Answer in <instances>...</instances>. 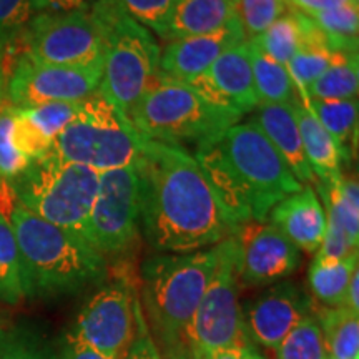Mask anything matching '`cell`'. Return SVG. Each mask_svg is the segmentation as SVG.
I'll list each match as a JSON object with an SVG mask.
<instances>
[{
  "mask_svg": "<svg viewBox=\"0 0 359 359\" xmlns=\"http://www.w3.org/2000/svg\"><path fill=\"white\" fill-rule=\"evenodd\" d=\"M140 231L156 253H191L235 235L198 161L183 147L140 137Z\"/></svg>",
  "mask_w": 359,
  "mask_h": 359,
  "instance_id": "1",
  "label": "cell"
},
{
  "mask_svg": "<svg viewBox=\"0 0 359 359\" xmlns=\"http://www.w3.org/2000/svg\"><path fill=\"white\" fill-rule=\"evenodd\" d=\"M193 156L236 228L263 223L273 206L303 188L251 118L200 143Z\"/></svg>",
  "mask_w": 359,
  "mask_h": 359,
  "instance_id": "2",
  "label": "cell"
},
{
  "mask_svg": "<svg viewBox=\"0 0 359 359\" xmlns=\"http://www.w3.org/2000/svg\"><path fill=\"white\" fill-rule=\"evenodd\" d=\"M8 219L19 248L25 298L70 296L105 283V257L88 241L29 212L15 196Z\"/></svg>",
  "mask_w": 359,
  "mask_h": 359,
  "instance_id": "3",
  "label": "cell"
},
{
  "mask_svg": "<svg viewBox=\"0 0 359 359\" xmlns=\"http://www.w3.org/2000/svg\"><path fill=\"white\" fill-rule=\"evenodd\" d=\"M219 259V243L191 253H156L142 264L147 320L165 348L183 359V341Z\"/></svg>",
  "mask_w": 359,
  "mask_h": 359,
  "instance_id": "4",
  "label": "cell"
},
{
  "mask_svg": "<svg viewBox=\"0 0 359 359\" xmlns=\"http://www.w3.org/2000/svg\"><path fill=\"white\" fill-rule=\"evenodd\" d=\"M241 118L236 111L213 105L187 83L160 72L128 111L130 123L140 137L173 147H198Z\"/></svg>",
  "mask_w": 359,
  "mask_h": 359,
  "instance_id": "5",
  "label": "cell"
},
{
  "mask_svg": "<svg viewBox=\"0 0 359 359\" xmlns=\"http://www.w3.org/2000/svg\"><path fill=\"white\" fill-rule=\"evenodd\" d=\"M92 12L105 35L100 92L125 116L160 72L161 50L151 32L116 0H97Z\"/></svg>",
  "mask_w": 359,
  "mask_h": 359,
  "instance_id": "6",
  "label": "cell"
},
{
  "mask_svg": "<svg viewBox=\"0 0 359 359\" xmlns=\"http://www.w3.org/2000/svg\"><path fill=\"white\" fill-rule=\"evenodd\" d=\"M8 185L29 212L88 241V218L98 188L95 170L47 154Z\"/></svg>",
  "mask_w": 359,
  "mask_h": 359,
  "instance_id": "7",
  "label": "cell"
},
{
  "mask_svg": "<svg viewBox=\"0 0 359 359\" xmlns=\"http://www.w3.org/2000/svg\"><path fill=\"white\" fill-rule=\"evenodd\" d=\"M48 155L95 172L137 165L140 135L100 90L80 103V110L57 135Z\"/></svg>",
  "mask_w": 359,
  "mask_h": 359,
  "instance_id": "8",
  "label": "cell"
},
{
  "mask_svg": "<svg viewBox=\"0 0 359 359\" xmlns=\"http://www.w3.org/2000/svg\"><path fill=\"white\" fill-rule=\"evenodd\" d=\"M235 235L219 243V259L183 341V359H208L218 349L250 341L243 330Z\"/></svg>",
  "mask_w": 359,
  "mask_h": 359,
  "instance_id": "9",
  "label": "cell"
},
{
  "mask_svg": "<svg viewBox=\"0 0 359 359\" xmlns=\"http://www.w3.org/2000/svg\"><path fill=\"white\" fill-rule=\"evenodd\" d=\"M17 47H22L20 55L40 64L102 69L105 35L92 11L40 12Z\"/></svg>",
  "mask_w": 359,
  "mask_h": 359,
  "instance_id": "10",
  "label": "cell"
},
{
  "mask_svg": "<svg viewBox=\"0 0 359 359\" xmlns=\"http://www.w3.org/2000/svg\"><path fill=\"white\" fill-rule=\"evenodd\" d=\"M140 235V178L137 165L98 173L88 218V243L103 257L125 253Z\"/></svg>",
  "mask_w": 359,
  "mask_h": 359,
  "instance_id": "11",
  "label": "cell"
},
{
  "mask_svg": "<svg viewBox=\"0 0 359 359\" xmlns=\"http://www.w3.org/2000/svg\"><path fill=\"white\" fill-rule=\"evenodd\" d=\"M138 302L128 280L103 283L77 314L70 338L109 356L123 358L137 339Z\"/></svg>",
  "mask_w": 359,
  "mask_h": 359,
  "instance_id": "12",
  "label": "cell"
},
{
  "mask_svg": "<svg viewBox=\"0 0 359 359\" xmlns=\"http://www.w3.org/2000/svg\"><path fill=\"white\" fill-rule=\"evenodd\" d=\"M102 69H80L15 58L7 79V100L15 109L53 102H82L100 88Z\"/></svg>",
  "mask_w": 359,
  "mask_h": 359,
  "instance_id": "13",
  "label": "cell"
},
{
  "mask_svg": "<svg viewBox=\"0 0 359 359\" xmlns=\"http://www.w3.org/2000/svg\"><path fill=\"white\" fill-rule=\"evenodd\" d=\"M238 283L245 288H263L302 266V251L271 223H245L235 233Z\"/></svg>",
  "mask_w": 359,
  "mask_h": 359,
  "instance_id": "14",
  "label": "cell"
},
{
  "mask_svg": "<svg viewBox=\"0 0 359 359\" xmlns=\"http://www.w3.org/2000/svg\"><path fill=\"white\" fill-rule=\"evenodd\" d=\"M313 299L293 281H280L241 304L243 330L257 348L276 349L283 338L313 314Z\"/></svg>",
  "mask_w": 359,
  "mask_h": 359,
  "instance_id": "15",
  "label": "cell"
},
{
  "mask_svg": "<svg viewBox=\"0 0 359 359\" xmlns=\"http://www.w3.org/2000/svg\"><path fill=\"white\" fill-rule=\"evenodd\" d=\"M183 83L213 105L233 110L241 116L257 110L259 103L255 92L248 40L228 48L208 70Z\"/></svg>",
  "mask_w": 359,
  "mask_h": 359,
  "instance_id": "16",
  "label": "cell"
},
{
  "mask_svg": "<svg viewBox=\"0 0 359 359\" xmlns=\"http://www.w3.org/2000/svg\"><path fill=\"white\" fill-rule=\"evenodd\" d=\"M245 40L248 39L240 17L212 34L173 40L160 55V74L178 82H188L208 70L223 52Z\"/></svg>",
  "mask_w": 359,
  "mask_h": 359,
  "instance_id": "17",
  "label": "cell"
},
{
  "mask_svg": "<svg viewBox=\"0 0 359 359\" xmlns=\"http://www.w3.org/2000/svg\"><path fill=\"white\" fill-rule=\"evenodd\" d=\"M269 223L304 253H316L326 231V215L313 185H303L273 206Z\"/></svg>",
  "mask_w": 359,
  "mask_h": 359,
  "instance_id": "18",
  "label": "cell"
},
{
  "mask_svg": "<svg viewBox=\"0 0 359 359\" xmlns=\"http://www.w3.org/2000/svg\"><path fill=\"white\" fill-rule=\"evenodd\" d=\"M294 103H259L251 120L264 133L294 178L302 185H311L316 183V177L304 154L302 133L294 116Z\"/></svg>",
  "mask_w": 359,
  "mask_h": 359,
  "instance_id": "19",
  "label": "cell"
},
{
  "mask_svg": "<svg viewBox=\"0 0 359 359\" xmlns=\"http://www.w3.org/2000/svg\"><path fill=\"white\" fill-rule=\"evenodd\" d=\"M238 19V0H175L165 40L212 34Z\"/></svg>",
  "mask_w": 359,
  "mask_h": 359,
  "instance_id": "20",
  "label": "cell"
},
{
  "mask_svg": "<svg viewBox=\"0 0 359 359\" xmlns=\"http://www.w3.org/2000/svg\"><path fill=\"white\" fill-rule=\"evenodd\" d=\"M294 116L302 133L304 154L314 177L320 178V183L325 185L338 182L343 177L341 168L344 161L339 147L303 102L298 100L294 103Z\"/></svg>",
  "mask_w": 359,
  "mask_h": 359,
  "instance_id": "21",
  "label": "cell"
},
{
  "mask_svg": "<svg viewBox=\"0 0 359 359\" xmlns=\"http://www.w3.org/2000/svg\"><path fill=\"white\" fill-rule=\"evenodd\" d=\"M299 17L303 24V42L286 67L298 93V100H308L309 85L333 64L336 52L331 50L326 37L306 13L299 12Z\"/></svg>",
  "mask_w": 359,
  "mask_h": 359,
  "instance_id": "22",
  "label": "cell"
},
{
  "mask_svg": "<svg viewBox=\"0 0 359 359\" xmlns=\"http://www.w3.org/2000/svg\"><path fill=\"white\" fill-rule=\"evenodd\" d=\"M313 316L320 325L330 356L359 359V313L344 306H314Z\"/></svg>",
  "mask_w": 359,
  "mask_h": 359,
  "instance_id": "23",
  "label": "cell"
},
{
  "mask_svg": "<svg viewBox=\"0 0 359 359\" xmlns=\"http://www.w3.org/2000/svg\"><path fill=\"white\" fill-rule=\"evenodd\" d=\"M248 45L255 92H257L258 102L269 103V105L298 102V93H296L288 67L273 60L251 39L248 40Z\"/></svg>",
  "mask_w": 359,
  "mask_h": 359,
  "instance_id": "24",
  "label": "cell"
},
{
  "mask_svg": "<svg viewBox=\"0 0 359 359\" xmlns=\"http://www.w3.org/2000/svg\"><path fill=\"white\" fill-rule=\"evenodd\" d=\"M311 110L323 128L331 135V138L339 147L344 161L351 158V140H356L358 133V98L349 100H320L308 98L299 100Z\"/></svg>",
  "mask_w": 359,
  "mask_h": 359,
  "instance_id": "25",
  "label": "cell"
},
{
  "mask_svg": "<svg viewBox=\"0 0 359 359\" xmlns=\"http://www.w3.org/2000/svg\"><path fill=\"white\" fill-rule=\"evenodd\" d=\"M359 58L358 52H336L333 64L309 85L308 98L349 100L358 98Z\"/></svg>",
  "mask_w": 359,
  "mask_h": 359,
  "instance_id": "26",
  "label": "cell"
},
{
  "mask_svg": "<svg viewBox=\"0 0 359 359\" xmlns=\"http://www.w3.org/2000/svg\"><path fill=\"white\" fill-rule=\"evenodd\" d=\"M358 269V251L334 263L313 262L308 269L309 291L323 306H343L344 294Z\"/></svg>",
  "mask_w": 359,
  "mask_h": 359,
  "instance_id": "27",
  "label": "cell"
},
{
  "mask_svg": "<svg viewBox=\"0 0 359 359\" xmlns=\"http://www.w3.org/2000/svg\"><path fill=\"white\" fill-rule=\"evenodd\" d=\"M308 17L325 35L331 50L358 52L359 4H346L330 11L309 13Z\"/></svg>",
  "mask_w": 359,
  "mask_h": 359,
  "instance_id": "28",
  "label": "cell"
},
{
  "mask_svg": "<svg viewBox=\"0 0 359 359\" xmlns=\"http://www.w3.org/2000/svg\"><path fill=\"white\" fill-rule=\"evenodd\" d=\"M251 40L273 60L280 62L281 65H288L303 42V24L299 12L288 8L262 35Z\"/></svg>",
  "mask_w": 359,
  "mask_h": 359,
  "instance_id": "29",
  "label": "cell"
},
{
  "mask_svg": "<svg viewBox=\"0 0 359 359\" xmlns=\"http://www.w3.org/2000/svg\"><path fill=\"white\" fill-rule=\"evenodd\" d=\"M25 298L19 248L8 215L0 212V302L19 304Z\"/></svg>",
  "mask_w": 359,
  "mask_h": 359,
  "instance_id": "30",
  "label": "cell"
},
{
  "mask_svg": "<svg viewBox=\"0 0 359 359\" xmlns=\"http://www.w3.org/2000/svg\"><path fill=\"white\" fill-rule=\"evenodd\" d=\"M45 12L43 0H0V60L17 47L34 17Z\"/></svg>",
  "mask_w": 359,
  "mask_h": 359,
  "instance_id": "31",
  "label": "cell"
},
{
  "mask_svg": "<svg viewBox=\"0 0 359 359\" xmlns=\"http://www.w3.org/2000/svg\"><path fill=\"white\" fill-rule=\"evenodd\" d=\"M276 359H326V346L316 318L309 314L278 344Z\"/></svg>",
  "mask_w": 359,
  "mask_h": 359,
  "instance_id": "32",
  "label": "cell"
},
{
  "mask_svg": "<svg viewBox=\"0 0 359 359\" xmlns=\"http://www.w3.org/2000/svg\"><path fill=\"white\" fill-rule=\"evenodd\" d=\"M286 11V0H238V17L248 40L262 35Z\"/></svg>",
  "mask_w": 359,
  "mask_h": 359,
  "instance_id": "33",
  "label": "cell"
},
{
  "mask_svg": "<svg viewBox=\"0 0 359 359\" xmlns=\"http://www.w3.org/2000/svg\"><path fill=\"white\" fill-rule=\"evenodd\" d=\"M82 102H53L45 105L34 107V109H20L27 118L42 132L45 137L50 138L52 143L58 133L75 118L80 110Z\"/></svg>",
  "mask_w": 359,
  "mask_h": 359,
  "instance_id": "34",
  "label": "cell"
},
{
  "mask_svg": "<svg viewBox=\"0 0 359 359\" xmlns=\"http://www.w3.org/2000/svg\"><path fill=\"white\" fill-rule=\"evenodd\" d=\"M173 2L175 0H116V4L133 20L163 40L167 35Z\"/></svg>",
  "mask_w": 359,
  "mask_h": 359,
  "instance_id": "35",
  "label": "cell"
},
{
  "mask_svg": "<svg viewBox=\"0 0 359 359\" xmlns=\"http://www.w3.org/2000/svg\"><path fill=\"white\" fill-rule=\"evenodd\" d=\"M12 130L13 107L6 105L0 110V180L7 183L13 182L30 165L13 143Z\"/></svg>",
  "mask_w": 359,
  "mask_h": 359,
  "instance_id": "36",
  "label": "cell"
},
{
  "mask_svg": "<svg viewBox=\"0 0 359 359\" xmlns=\"http://www.w3.org/2000/svg\"><path fill=\"white\" fill-rule=\"evenodd\" d=\"M13 143L27 160L32 161L42 158L50 151L52 140L47 138L35 125L27 118L24 111L13 107Z\"/></svg>",
  "mask_w": 359,
  "mask_h": 359,
  "instance_id": "37",
  "label": "cell"
},
{
  "mask_svg": "<svg viewBox=\"0 0 359 359\" xmlns=\"http://www.w3.org/2000/svg\"><path fill=\"white\" fill-rule=\"evenodd\" d=\"M0 359H57V356L27 331L0 330Z\"/></svg>",
  "mask_w": 359,
  "mask_h": 359,
  "instance_id": "38",
  "label": "cell"
},
{
  "mask_svg": "<svg viewBox=\"0 0 359 359\" xmlns=\"http://www.w3.org/2000/svg\"><path fill=\"white\" fill-rule=\"evenodd\" d=\"M123 358L109 356V354L98 353L95 349L85 346V344L79 343V341H75L74 338H70L69 334H67L62 353L57 356V359H123Z\"/></svg>",
  "mask_w": 359,
  "mask_h": 359,
  "instance_id": "39",
  "label": "cell"
},
{
  "mask_svg": "<svg viewBox=\"0 0 359 359\" xmlns=\"http://www.w3.org/2000/svg\"><path fill=\"white\" fill-rule=\"evenodd\" d=\"M358 2L359 0H286V6H288V8H293V11H298L309 15V13L314 12L330 11V8Z\"/></svg>",
  "mask_w": 359,
  "mask_h": 359,
  "instance_id": "40",
  "label": "cell"
},
{
  "mask_svg": "<svg viewBox=\"0 0 359 359\" xmlns=\"http://www.w3.org/2000/svg\"><path fill=\"white\" fill-rule=\"evenodd\" d=\"M208 359H266L259 351V348L255 346L253 343L246 341V343L231 344L223 349H218Z\"/></svg>",
  "mask_w": 359,
  "mask_h": 359,
  "instance_id": "41",
  "label": "cell"
},
{
  "mask_svg": "<svg viewBox=\"0 0 359 359\" xmlns=\"http://www.w3.org/2000/svg\"><path fill=\"white\" fill-rule=\"evenodd\" d=\"M97 0H43L45 12H90Z\"/></svg>",
  "mask_w": 359,
  "mask_h": 359,
  "instance_id": "42",
  "label": "cell"
},
{
  "mask_svg": "<svg viewBox=\"0 0 359 359\" xmlns=\"http://www.w3.org/2000/svg\"><path fill=\"white\" fill-rule=\"evenodd\" d=\"M123 359H160V354L154 341L148 336H142L133 341Z\"/></svg>",
  "mask_w": 359,
  "mask_h": 359,
  "instance_id": "43",
  "label": "cell"
},
{
  "mask_svg": "<svg viewBox=\"0 0 359 359\" xmlns=\"http://www.w3.org/2000/svg\"><path fill=\"white\" fill-rule=\"evenodd\" d=\"M343 306L351 309V311L359 313V273H358V269L354 271L351 281H349V285H348L346 294H344Z\"/></svg>",
  "mask_w": 359,
  "mask_h": 359,
  "instance_id": "44",
  "label": "cell"
},
{
  "mask_svg": "<svg viewBox=\"0 0 359 359\" xmlns=\"http://www.w3.org/2000/svg\"><path fill=\"white\" fill-rule=\"evenodd\" d=\"M2 64V62H0ZM7 105V80L4 77V70L0 67V110Z\"/></svg>",
  "mask_w": 359,
  "mask_h": 359,
  "instance_id": "45",
  "label": "cell"
},
{
  "mask_svg": "<svg viewBox=\"0 0 359 359\" xmlns=\"http://www.w3.org/2000/svg\"><path fill=\"white\" fill-rule=\"evenodd\" d=\"M326 359H336V358H333V356H330V354H327V356H326Z\"/></svg>",
  "mask_w": 359,
  "mask_h": 359,
  "instance_id": "46",
  "label": "cell"
},
{
  "mask_svg": "<svg viewBox=\"0 0 359 359\" xmlns=\"http://www.w3.org/2000/svg\"><path fill=\"white\" fill-rule=\"evenodd\" d=\"M0 327H2V318H0Z\"/></svg>",
  "mask_w": 359,
  "mask_h": 359,
  "instance_id": "47",
  "label": "cell"
}]
</instances>
